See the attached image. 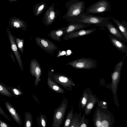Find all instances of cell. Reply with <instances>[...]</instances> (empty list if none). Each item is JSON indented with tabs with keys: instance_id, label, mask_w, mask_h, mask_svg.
I'll return each mask as SVG.
<instances>
[{
	"instance_id": "cell-32",
	"label": "cell",
	"mask_w": 127,
	"mask_h": 127,
	"mask_svg": "<svg viewBox=\"0 0 127 127\" xmlns=\"http://www.w3.org/2000/svg\"><path fill=\"white\" fill-rule=\"evenodd\" d=\"M85 115H84L82 118L80 122L79 127H87L88 121L87 119H85Z\"/></svg>"
},
{
	"instance_id": "cell-11",
	"label": "cell",
	"mask_w": 127,
	"mask_h": 127,
	"mask_svg": "<svg viewBox=\"0 0 127 127\" xmlns=\"http://www.w3.org/2000/svg\"><path fill=\"white\" fill-rule=\"evenodd\" d=\"M29 68L31 74L32 76L35 77L34 85L37 86L41 80L40 78L41 75L42 71L41 66L37 60L33 59L30 62Z\"/></svg>"
},
{
	"instance_id": "cell-18",
	"label": "cell",
	"mask_w": 127,
	"mask_h": 127,
	"mask_svg": "<svg viewBox=\"0 0 127 127\" xmlns=\"http://www.w3.org/2000/svg\"><path fill=\"white\" fill-rule=\"evenodd\" d=\"M66 27H62L57 30L51 31L48 34V36L52 39L58 41H61V38L65 33Z\"/></svg>"
},
{
	"instance_id": "cell-7",
	"label": "cell",
	"mask_w": 127,
	"mask_h": 127,
	"mask_svg": "<svg viewBox=\"0 0 127 127\" xmlns=\"http://www.w3.org/2000/svg\"><path fill=\"white\" fill-rule=\"evenodd\" d=\"M111 8V4L107 0H99L89 6L86 12L90 14H99L108 12Z\"/></svg>"
},
{
	"instance_id": "cell-33",
	"label": "cell",
	"mask_w": 127,
	"mask_h": 127,
	"mask_svg": "<svg viewBox=\"0 0 127 127\" xmlns=\"http://www.w3.org/2000/svg\"><path fill=\"white\" fill-rule=\"evenodd\" d=\"M0 114L3 116L9 121H11V120L8 115L4 112L0 106Z\"/></svg>"
},
{
	"instance_id": "cell-13",
	"label": "cell",
	"mask_w": 127,
	"mask_h": 127,
	"mask_svg": "<svg viewBox=\"0 0 127 127\" xmlns=\"http://www.w3.org/2000/svg\"><path fill=\"white\" fill-rule=\"evenodd\" d=\"M104 27L106 28L111 35L121 41L126 42L127 40L124 36L112 22L108 21L105 25Z\"/></svg>"
},
{
	"instance_id": "cell-10",
	"label": "cell",
	"mask_w": 127,
	"mask_h": 127,
	"mask_svg": "<svg viewBox=\"0 0 127 127\" xmlns=\"http://www.w3.org/2000/svg\"><path fill=\"white\" fill-rule=\"evenodd\" d=\"M6 32L10 44L11 49L16 57L20 69L22 71H23L24 68L22 62L21 56L19 52L18 49L16 44L15 41L16 37L12 34L9 28H7Z\"/></svg>"
},
{
	"instance_id": "cell-15",
	"label": "cell",
	"mask_w": 127,
	"mask_h": 127,
	"mask_svg": "<svg viewBox=\"0 0 127 127\" xmlns=\"http://www.w3.org/2000/svg\"><path fill=\"white\" fill-rule=\"evenodd\" d=\"M5 104L7 110L14 121L18 125L21 126L22 120L20 116L17 112L14 107L8 100L5 101Z\"/></svg>"
},
{
	"instance_id": "cell-23",
	"label": "cell",
	"mask_w": 127,
	"mask_h": 127,
	"mask_svg": "<svg viewBox=\"0 0 127 127\" xmlns=\"http://www.w3.org/2000/svg\"><path fill=\"white\" fill-rule=\"evenodd\" d=\"M46 7V4L43 2L36 3L33 9L34 15L36 16L40 15L43 12Z\"/></svg>"
},
{
	"instance_id": "cell-17",
	"label": "cell",
	"mask_w": 127,
	"mask_h": 127,
	"mask_svg": "<svg viewBox=\"0 0 127 127\" xmlns=\"http://www.w3.org/2000/svg\"><path fill=\"white\" fill-rule=\"evenodd\" d=\"M50 71L48 72L47 84L50 89L53 91L61 94H64L65 90L58 84L52 80L50 77Z\"/></svg>"
},
{
	"instance_id": "cell-21",
	"label": "cell",
	"mask_w": 127,
	"mask_h": 127,
	"mask_svg": "<svg viewBox=\"0 0 127 127\" xmlns=\"http://www.w3.org/2000/svg\"><path fill=\"white\" fill-rule=\"evenodd\" d=\"M91 90L88 88L84 90L79 101V106L82 110L84 109L89 100L90 96L92 93Z\"/></svg>"
},
{
	"instance_id": "cell-8",
	"label": "cell",
	"mask_w": 127,
	"mask_h": 127,
	"mask_svg": "<svg viewBox=\"0 0 127 127\" xmlns=\"http://www.w3.org/2000/svg\"><path fill=\"white\" fill-rule=\"evenodd\" d=\"M97 64L94 59L81 58L67 63L66 65H70L76 69H90L95 68Z\"/></svg>"
},
{
	"instance_id": "cell-20",
	"label": "cell",
	"mask_w": 127,
	"mask_h": 127,
	"mask_svg": "<svg viewBox=\"0 0 127 127\" xmlns=\"http://www.w3.org/2000/svg\"><path fill=\"white\" fill-rule=\"evenodd\" d=\"M91 25L81 23H73L66 27L65 34L70 33L79 30L83 29Z\"/></svg>"
},
{
	"instance_id": "cell-2",
	"label": "cell",
	"mask_w": 127,
	"mask_h": 127,
	"mask_svg": "<svg viewBox=\"0 0 127 127\" xmlns=\"http://www.w3.org/2000/svg\"><path fill=\"white\" fill-rule=\"evenodd\" d=\"M65 5L67 11L63 18L71 22L82 14L85 9V2L82 0H70Z\"/></svg>"
},
{
	"instance_id": "cell-36",
	"label": "cell",
	"mask_w": 127,
	"mask_h": 127,
	"mask_svg": "<svg viewBox=\"0 0 127 127\" xmlns=\"http://www.w3.org/2000/svg\"></svg>"
},
{
	"instance_id": "cell-6",
	"label": "cell",
	"mask_w": 127,
	"mask_h": 127,
	"mask_svg": "<svg viewBox=\"0 0 127 127\" xmlns=\"http://www.w3.org/2000/svg\"><path fill=\"white\" fill-rule=\"evenodd\" d=\"M50 77L52 80L66 90L72 91L73 87L75 86L72 79L65 75L54 73L50 71Z\"/></svg>"
},
{
	"instance_id": "cell-9",
	"label": "cell",
	"mask_w": 127,
	"mask_h": 127,
	"mask_svg": "<svg viewBox=\"0 0 127 127\" xmlns=\"http://www.w3.org/2000/svg\"><path fill=\"white\" fill-rule=\"evenodd\" d=\"M35 41L38 46L49 54L53 53L58 48L55 43L47 39L37 37Z\"/></svg>"
},
{
	"instance_id": "cell-16",
	"label": "cell",
	"mask_w": 127,
	"mask_h": 127,
	"mask_svg": "<svg viewBox=\"0 0 127 127\" xmlns=\"http://www.w3.org/2000/svg\"><path fill=\"white\" fill-rule=\"evenodd\" d=\"M110 41L119 51L124 53H127V47L121 40L111 35L109 36Z\"/></svg>"
},
{
	"instance_id": "cell-25",
	"label": "cell",
	"mask_w": 127,
	"mask_h": 127,
	"mask_svg": "<svg viewBox=\"0 0 127 127\" xmlns=\"http://www.w3.org/2000/svg\"><path fill=\"white\" fill-rule=\"evenodd\" d=\"M33 124V117L31 113L27 112L25 114L24 127H32Z\"/></svg>"
},
{
	"instance_id": "cell-35",
	"label": "cell",
	"mask_w": 127,
	"mask_h": 127,
	"mask_svg": "<svg viewBox=\"0 0 127 127\" xmlns=\"http://www.w3.org/2000/svg\"><path fill=\"white\" fill-rule=\"evenodd\" d=\"M10 55L11 56V58L12 59V60H13V61L15 62V60L14 58V57H13L14 56L13 55V54L11 53H10Z\"/></svg>"
},
{
	"instance_id": "cell-19",
	"label": "cell",
	"mask_w": 127,
	"mask_h": 127,
	"mask_svg": "<svg viewBox=\"0 0 127 127\" xmlns=\"http://www.w3.org/2000/svg\"><path fill=\"white\" fill-rule=\"evenodd\" d=\"M98 100V99L96 95H93L92 93L90 95L88 102L84 109L85 115H87L90 113L94 105Z\"/></svg>"
},
{
	"instance_id": "cell-31",
	"label": "cell",
	"mask_w": 127,
	"mask_h": 127,
	"mask_svg": "<svg viewBox=\"0 0 127 127\" xmlns=\"http://www.w3.org/2000/svg\"><path fill=\"white\" fill-rule=\"evenodd\" d=\"M16 42L18 50L22 54L23 53L24 40L23 39L16 37Z\"/></svg>"
},
{
	"instance_id": "cell-1",
	"label": "cell",
	"mask_w": 127,
	"mask_h": 127,
	"mask_svg": "<svg viewBox=\"0 0 127 127\" xmlns=\"http://www.w3.org/2000/svg\"><path fill=\"white\" fill-rule=\"evenodd\" d=\"M95 127H112L115 123L113 115L107 109L97 107L93 117Z\"/></svg>"
},
{
	"instance_id": "cell-3",
	"label": "cell",
	"mask_w": 127,
	"mask_h": 127,
	"mask_svg": "<svg viewBox=\"0 0 127 127\" xmlns=\"http://www.w3.org/2000/svg\"><path fill=\"white\" fill-rule=\"evenodd\" d=\"M111 19L110 17H103L92 15L84 12L71 22L73 23H81L99 27H104L106 22Z\"/></svg>"
},
{
	"instance_id": "cell-22",
	"label": "cell",
	"mask_w": 127,
	"mask_h": 127,
	"mask_svg": "<svg viewBox=\"0 0 127 127\" xmlns=\"http://www.w3.org/2000/svg\"><path fill=\"white\" fill-rule=\"evenodd\" d=\"M111 19L116 24L119 31L127 40V28L124 24L125 22L123 21L121 22L120 21L112 17Z\"/></svg>"
},
{
	"instance_id": "cell-24",
	"label": "cell",
	"mask_w": 127,
	"mask_h": 127,
	"mask_svg": "<svg viewBox=\"0 0 127 127\" xmlns=\"http://www.w3.org/2000/svg\"><path fill=\"white\" fill-rule=\"evenodd\" d=\"M10 25L11 27L13 28H21L24 31H26L27 29V26L26 23L18 19L12 20Z\"/></svg>"
},
{
	"instance_id": "cell-29",
	"label": "cell",
	"mask_w": 127,
	"mask_h": 127,
	"mask_svg": "<svg viewBox=\"0 0 127 127\" xmlns=\"http://www.w3.org/2000/svg\"><path fill=\"white\" fill-rule=\"evenodd\" d=\"M7 87L14 97H18L23 94V93L20 89V87H15L8 85H7Z\"/></svg>"
},
{
	"instance_id": "cell-28",
	"label": "cell",
	"mask_w": 127,
	"mask_h": 127,
	"mask_svg": "<svg viewBox=\"0 0 127 127\" xmlns=\"http://www.w3.org/2000/svg\"><path fill=\"white\" fill-rule=\"evenodd\" d=\"M37 121V124L38 127H45L47 123V118L46 116L42 114H40V116L36 118Z\"/></svg>"
},
{
	"instance_id": "cell-26",
	"label": "cell",
	"mask_w": 127,
	"mask_h": 127,
	"mask_svg": "<svg viewBox=\"0 0 127 127\" xmlns=\"http://www.w3.org/2000/svg\"><path fill=\"white\" fill-rule=\"evenodd\" d=\"M0 94L8 97H11L13 95L8 90L7 85L0 82Z\"/></svg>"
},
{
	"instance_id": "cell-12",
	"label": "cell",
	"mask_w": 127,
	"mask_h": 127,
	"mask_svg": "<svg viewBox=\"0 0 127 127\" xmlns=\"http://www.w3.org/2000/svg\"><path fill=\"white\" fill-rule=\"evenodd\" d=\"M55 4H52L46 11L43 17L42 21L45 26L51 24L55 20L56 16L55 9Z\"/></svg>"
},
{
	"instance_id": "cell-4",
	"label": "cell",
	"mask_w": 127,
	"mask_h": 127,
	"mask_svg": "<svg viewBox=\"0 0 127 127\" xmlns=\"http://www.w3.org/2000/svg\"><path fill=\"white\" fill-rule=\"evenodd\" d=\"M127 54V53L123 59L115 65L114 70L111 75L112 81L111 88L113 95V99L115 104L118 107L119 105L117 97L118 87L120 78L121 71L123 65V61Z\"/></svg>"
},
{
	"instance_id": "cell-14",
	"label": "cell",
	"mask_w": 127,
	"mask_h": 127,
	"mask_svg": "<svg viewBox=\"0 0 127 127\" xmlns=\"http://www.w3.org/2000/svg\"><path fill=\"white\" fill-rule=\"evenodd\" d=\"M96 30L95 28L88 29H81L72 32L70 33L65 34L63 37V39L67 40L92 33Z\"/></svg>"
},
{
	"instance_id": "cell-5",
	"label": "cell",
	"mask_w": 127,
	"mask_h": 127,
	"mask_svg": "<svg viewBox=\"0 0 127 127\" xmlns=\"http://www.w3.org/2000/svg\"><path fill=\"white\" fill-rule=\"evenodd\" d=\"M68 103L67 99L64 98L59 106L54 109L52 127H60L62 125L67 110Z\"/></svg>"
},
{
	"instance_id": "cell-30",
	"label": "cell",
	"mask_w": 127,
	"mask_h": 127,
	"mask_svg": "<svg viewBox=\"0 0 127 127\" xmlns=\"http://www.w3.org/2000/svg\"><path fill=\"white\" fill-rule=\"evenodd\" d=\"M73 109H72L67 113L64 123V127H69L73 116Z\"/></svg>"
},
{
	"instance_id": "cell-34",
	"label": "cell",
	"mask_w": 127,
	"mask_h": 127,
	"mask_svg": "<svg viewBox=\"0 0 127 127\" xmlns=\"http://www.w3.org/2000/svg\"><path fill=\"white\" fill-rule=\"evenodd\" d=\"M0 127H10V126L7 124L4 121L0 119Z\"/></svg>"
},
{
	"instance_id": "cell-27",
	"label": "cell",
	"mask_w": 127,
	"mask_h": 127,
	"mask_svg": "<svg viewBox=\"0 0 127 127\" xmlns=\"http://www.w3.org/2000/svg\"><path fill=\"white\" fill-rule=\"evenodd\" d=\"M81 118L80 115H78L77 113H75L73 115L69 127H79V123L82 120L80 119Z\"/></svg>"
}]
</instances>
